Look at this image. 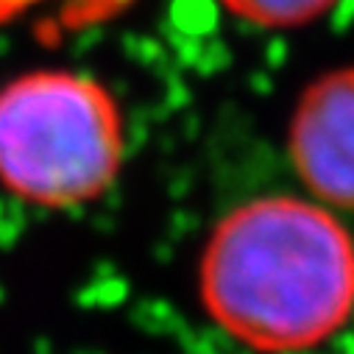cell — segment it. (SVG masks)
Segmentation results:
<instances>
[{"label": "cell", "mask_w": 354, "mask_h": 354, "mask_svg": "<svg viewBox=\"0 0 354 354\" xmlns=\"http://www.w3.org/2000/svg\"><path fill=\"white\" fill-rule=\"evenodd\" d=\"M198 299L257 354H299L354 315V237L324 207L265 196L234 207L204 243Z\"/></svg>", "instance_id": "obj_1"}, {"label": "cell", "mask_w": 354, "mask_h": 354, "mask_svg": "<svg viewBox=\"0 0 354 354\" xmlns=\"http://www.w3.org/2000/svg\"><path fill=\"white\" fill-rule=\"evenodd\" d=\"M126 162L118 98L90 73L37 67L0 84V187L37 209L109 193Z\"/></svg>", "instance_id": "obj_2"}, {"label": "cell", "mask_w": 354, "mask_h": 354, "mask_svg": "<svg viewBox=\"0 0 354 354\" xmlns=\"http://www.w3.org/2000/svg\"><path fill=\"white\" fill-rule=\"evenodd\" d=\"M288 156L326 207L354 209V64L313 78L288 123Z\"/></svg>", "instance_id": "obj_3"}, {"label": "cell", "mask_w": 354, "mask_h": 354, "mask_svg": "<svg viewBox=\"0 0 354 354\" xmlns=\"http://www.w3.org/2000/svg\"><path fill=\"white\" fill-rule=\"evenodd\" d=\"M218 3L243 26L259 31H296L329 17L340 0H218Z\"/></svg>", "instance_id": "obj_4"}, {"label": "cell", "mask_w": 354, "mask_h": 354, "mask_svg": "<svg viewBox=\"0 0 354 354\" xmlns=\"http://www.w3.org/2000/svg\"><path fill=\"white\" fill-rule=\"evenodd\" d=\"M90 6H101V9H109V6H115V3H123V0H86Z\"/></svg>", "instance_id": "obj_5"}]
</instances>
